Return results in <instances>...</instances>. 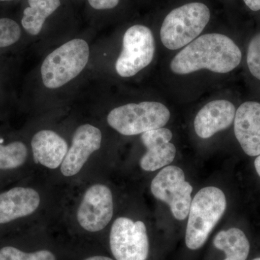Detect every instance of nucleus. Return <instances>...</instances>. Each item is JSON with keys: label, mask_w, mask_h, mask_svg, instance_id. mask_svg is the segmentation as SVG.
Masks as SVG:
<instances>
[{"label": "nucleus", "mask_w": 260, "mask_h": 260, "mask_svg": "<svg viewBox=\"0 0 260 260\" xmlns=\"http://www.w3.org/2000/svg\"><path fill=\"white\" fill-rule=\"evenodd\" d=\"M242 57V51L230 38L220 34H205L178 53L171 62V70L178 75L203 69L227 73L239 66Z\"/></svg>", "instance_id": "obj_1"}, {"label": "nucleus", "mask_w": 260, "mask_h": 260, "mask_svg": "<svg viewBox=\"0 0 260 260\" xmlns=\"http://www.w3.org/2000/svg\"><path fill=\"white\" fill-rule=\"evenodd\" d=\"M225 195L215 186L200 189L191 200L185 232V244L190 250L203 247L226 210Z\"/></svg>", "instance_id": "obj_2"}, {"label": "nucleus", "mask_w": 260, "mask_h": 260, "mask_svg": "<svg viewBox=\"0 0 260 260\" xmlns=\"http://www.w3.org/2000/svg\"><path fill=\"white\" fill-rule=\"evenodd\" d=\"M210 18L209 8L203 3H189L173 10L160 28L162 44L170 50L187 46L203 32Z\"/></svg>", "instance_id": "obj_3"}, {"label": "nucleus", "mask_w": 260, "mask_h": 260, "mask_svg": "<svg viewBox=\"0 0 260 260\" xmlns=\"http://www.w3.org/2000/svg\"><path fill=\"white\" fill-rule=\"evenodd\" d=\"M90 55L88 43L73 39L50 53L44 59L41 73L48 88H59L76 78L85 68Z\"/></svg>", "instance_id": "obj_4"}, {"label": "nucleus", "mask_w": 260, "mask_h": 260, "mask_svg": "<svg viewBox=\"0 0 260 260\" xmlns=\"http://www.w3.org/2000/svg\"><path fill=\"white\" fill-rule=\"evenodd\" d=\"M170 116L161 103L145 102L115 108L108 115L107 121L118 133L132 136L164 127Z\"/></svg>", "instance_id": "obj_5"}, {"label": "nucleus", "mask_w": 260, "mask_h": 260, "mask_svg": "<svg viewBox=\"0 0 260 260\" xmlns=\"http://www.w3.org/2000/svg\"><path fill=\"white\" fill-rule=\"evenodd\" d=\"M150 190L156 199L169 205L177 220L187 218L193 187L186 181L185 174L181 168L177 166L162 168L152 181Z\"/></svg>", "instance_id": "obj_6"}, {"label": "nucleus", "mask_w": 260, "mask_h": 260, "mask_svg": "<svg viewBox=\"0 0 260 260\" xmlns=\"http://www.w3.org/2000/svg\"><path fill=\"white\" fill-rule=\"evenodd\" d=\"M155 40L148 27H130L123 38L122 51L116 61V71L123 78H129L144 69L153 60Z\"/></svg>", "instance_id": "obj_7"}, {"label": "nucleus", "mask_w": 260, "mask_h": 260, "mask_svg": "<svg viewBox=\"0 0 260 260\" xmlns=\"http://www.w3.org/2000/svg\"><path fill=\"white\" fill-rule=\"evenodd\" d=\"M109 245L115 260L148 259L150 241L145 224L125 217L116 218L111 229Z\"/></svg>", "instance_id": "obj_8"}, {"label": "nucleus", "mask_w": 260, "mask_h": 260, "mask_svg": "<svg viewBox=\"0 0 260 260\" xmlns=\"http://www.w3.org/2000/svg\"><path fill=\"white\" fill-rule=\"evenodd\" d=\"M114 213L112 191L104 184L89 187L78 208L77 219L80 226L89 232H98L107 227Z\"/></svg>", "instance_id": "obj_9"}, {"label": "nucleus", "mask_w": 260, "mask_h": 260, "mask_svg": "<svg viewBox=\"0 0 260 260\" xmlns=\"http://www.w3.org/2000/svg\"><path fill=\"white\" fill-rule=\"evenodd\" d=\"M102 140V132L99 128L90 124L80 126L61 164V174L68 177L76 175L92 153L101 148Z\"/></svg>", "instance_id": "obj_10"}, {"label": "nucleus", "mask_w": 260, "mask_h": 260, "mask_svg": "<svg viewBox=\"0 0 260 260\" xmlns=\"http://www.w3.org/2000/svg\"><path fill=\"white\" fill-rule=\"evenodd\" d=\"M173 134L167 128H159L143 133L141 140L147 152L140 159V166L145 172H155L170 165L175 158L177 149L171 143Z\"/></svg>", "instance_id": "obj_11"}, {"label": "nucleus", "mask_w": 260, "mask_h": 260, "mask_svg": "<svg viewBox=\"0 0 260 260\" xmlns=\"http://www.w3.org/2000/svg\"><path fill=\"white\" fill-rule=\"evenodd\" d=\"M234 133L244 150L249 156L260 155V104L247 102L236 112Z\"/></svg>", "instance_id": "obj_12"}, {"label": "nucleus", "mask_w": 260, "mask_h": 260, "mask_svg": "<svg viewBox=\"0 0 260 260\" xmlns=\"http://www.w3.org/2000/svg\"><path fill=\"white\" fill-rule=\"evenodd\" d=\"M236 112L234 104L229 101L215 100L208 103L195 116V133L203 139L211 138L232 125Z\"/></svg>", "instance_id": "obj_13"}, {"label": "nucleus", "mask_w": 260, "mask_h": 260, "mask_svg": "<svg viewBox=\"0 0 260 260\" xmlns=\"http://www.w3.org/2000/svg\"><path fill=\"white\" fill-rule=\"evenodd\" d=\"M40 205L39 193L31 188L15 187L0 194V224L28 216Z\"/></svg>", "instance_id": "obj_14"}, {"label": "nucleus", "mask_w": 260, "mask_h": 260, "mask_svg": "<svg viewBox=\"0 0 260 260\" xmlns=\"http://www.w3.org/2000/svg\"><path fill=\"white\" fill-rule=\"evenodd\" d=\"M31 147L36 164L51 169L61 165L68 151L64 138L51 130H42L34 135Z\"/></svg>", "instance_id": "obj_15"}, {"label": "nucleus", "mask_w": 260, "mask_h": 260, "mask_svg": "<svg viewBox=\"0 0 260 260\" xmlns=\"http://www.w3.org/2000/svg\"><path fill=\"white\" fill-rule=\"evenodd\" d=\"M213 245L224 255L222 260H246L250 251V244L241 229L231 228L221 231L214 237Z\"/></svg>", "instance_id": "obj_16"}, {"label": "nucleus", "mask_w": 260, "mask_h": 260, "mask_svg": "<svg viewBox=\"0 0 260 260\" xmlns=\"http://www.w3.org/2000/svg\"><path fill=\"white\" fill-rule=\"evenodd\" d=\"M29 7L25 8L21 23L24 29L32 36L42 31L48 17L60 6V0H28Z\"/></svg>", "instance_id": "obj_17"}, {"label": "nucleus", "mask_w": 260, "mask_h": 260, "mask_svg": "<svg viewBox=\"0 0 260 260\" xmlns=\"http://www.w3.org/2000/svg\"><path fill=\"white\" fill-rule=\"evenodd\" d=\"M28 150L22 142L0 144V169L8 170L20 167L26 160Z\"/></svg>", "instance_id": "obj_18"}, {"label": "nucleus", "mask_w": 260, "mask_h": 260, "mask_svg": "<svg viewBox=\"0 0 260 260\" xmlns=\"http://www.w3.org/2000/svg\"><path fill=\"white\" fill-rule=\"evenodd\" d=\"M0 260H56V258L47 249L25 252L13 246H5L0 249Z\"/></svg>", "instance_id": "obj_19"}, {"label": "nucleus", "mask_w": 260, "mask_h": 260, "mask_svg": "<svg viewBox=\"0 0 260 260\" xmlns=\"http://www.w3.org/2000/svg\"><path fill=\"white\" fill-rule=\"evenodd\" d=\"M20 36L21 30L16 22L10 18H0V48L13 45Z\"/></svg>", "instance_id": "obj_20"}, {"label": "nucleus", "mask_w": 260, "mask_h": 260, "mask_svg": "<svg viewBox=\"0 0 260 260\" xmlns=\"http://www.w3.org/2000/svg\"><path fill=\"white\" fill-rule=\"evenodd\" d=\"M246 61L251 74L260 80V32L254 36L249 43Z\"/></svg>", "instance_id": "obj_21"}, {"label": "nucleus", "mask_w": 260, "mask_h": 260, "mask_svg": "<svg viewBox=\"0 0 260 260\" xmlns=\"http://www.w3.org/2000/svg\"><path fill=\"white\" fill-rule=\"evenodd\" d=\"M88 3L94 9L109 10L117 6L119 0H88Z\"/></svg>", "instance_id": "obj_22"}, {"label": "nucleus", "mask_w": 260, "mask_h": 260, "mask_svg": "<svg viewBox=\"0 0 260 260\" xmlns=\"http://www.w3.org/2000/svg\"><path fill=\"white\" fill-rule=\"evenodd\" d=\"M246 6L252 11L260 10V0H244Z\"/></svg>", "instance_id": "obj_23"}, {"label": "nucleus", "mask_w": 260, "mask_h": 260, "mask_svg": "<svg viewBox=\"0 0 260 260\" xmlns=\"http://www.w3.org/2000/svg\"><path fill=\"white\" fill-rule=\"evenodd\" d=\"M84 260H115L112 259V258L109 257V256H102V255H95V256H89V257L86 258V259Z\"/></svg>", "instance_id": "obj_24"}, {"label": "nucleus", "mask_w": 260, "mask_h": 260, "mask_svg": "<svg viewBox=\"0 0 260 260\" xmlns=\"http://www.w3.org/2000/svg\"><path fill=\"white\" fill-rule=\"evenodd\" d=\"M254 167H255V169L256 172H257L258 175L260 177V155H258L254 160Z\"/></svg>", "instance_id": "obj_25"}, {"label": "nucleus", "mask_w": 260, "mask_h": 260, "mask_svg": "<svg viewBox=\"0 0 260 260\" xmlns=\"http://www.w3.org/2000/svg\"><path fill=\"white\" fill-rule=\"evenodd\" d=\"M252 260H260V257H256L254 258V259H253Z\"/></svg>", "instance_id": "obj_26"}, {"label": "nucleus", "mask_w": 260, "mask_h": 260, "mask_svg": "<svg viewBox=\"0 0 260 260\" xmlns=\"http://www.w3.org/2000/svg\"><path fill=\"white\" fill-rule=\"evenodd\" d=\"M1 2L12 1V0H0Z\"/></svg>", "instance_id": "obj_27"}]
</instances>
